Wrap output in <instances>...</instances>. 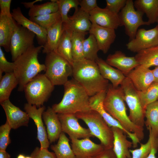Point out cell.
Here are the masks:
<instances>
[{
  "label": "cell",
  "instance_id": "d4e9b609",
  "mask_svg": "<svg viewBox=\"0 0 158 158\" xmlns=\"http://www.w3.org/2000/svg\"><path fill=\"white\" fill-rule=\"evenodd\" d=\"M95 61L104 78L109 80L114 87L121 85L126 77L121 71L114 68L101 58H99Z\"/></svg>",
  "mask_w": 158,
  "mask_h": 158
},
{
  "label": "cell",
  "instance_id": "5bb4252c",
  "mask_svg": "<svg viewBox=\"0 0 158 158\" xmlns=\"http://www.w3.org/2000/svg\"><path fill=\"white\" fill-rule=\"evenodd\" d=\"M44 106L37 108L35 105L25 104L24 109L30 118L34 121L37 129V139L40 144V148L48 149L50 143L48 138L45 128L42 121V114L45 109Z\"/></svg>",
  "mask_w": 158,
  "mask_h": 158
},
{
  "label": "cell",
  "instance_id": "ac0fdd59",
  "mask_svg": "<svg viewBox=\"0 0 158 158\" xmlns=\"http://www.w3.org/2000/svg\"><path fill=\"white\" fill-rule=\"evenodd\" d=\"M89 14L91 23L115 30L121 26L118 15L113 13L105 8H102L98 6Z\"/></svg>",
  "mask_w": 158,
  "mask_h": 158
},
{
  "label": "cell",
  "instance_id": "74e56055",
  "mask_svg": "<svg viewBox=\"0 0 158 158\" xmlns=\"http://www.w3.org/2000/svg\"><path fill=\"white\" fill-rule=\"evenodd\" d=\"M158 143V138L155 137L149 133L147 141L145 144H140V148L130 150L131 158H146L150 153L153 147Z\"/></svg>",
  "mask_w": 158,
  "mask_h": 158
},
{
  "label": "cell",
  "instance_id": "7402d4cb",
  "mask_svg": "<svg viewBox=\"0 0 158 158\" xmlns=\"http://www.w3.org/2000/svg\"><path fill=\"white\" fill-rule=\"evenodd\" d=\"M105 61L110 66L116 68L126 77L139 65L135 56H127L120 50L116 51L113 54H109Z\"/></svg>",
  "mask_w": 158,
  "mask_h": 158
},
{
  "label": "cell",
  "instance_id": "7bdbcfd3",
  "mask_svg": "<svg viewBox=\"0 0 158 158\" xmlns=\"http://www.w3.org/2000/svg\"><path fill=\"white\" fill-rule=\"evenodd\" d=\"M105 7L113 13L118 15L125 6L127 0H106Z\"/></svg>",
  "mask_w": 158,
  "mask_h": 158
},
{
  "label": "cell",
  "instance_id": "11a10c76",
  "mask_svg": "<svg viewBox=\"0 0 158 158\" xmlns=\"http://www.w3.org/2000/svg\"><path fill=\"white\" fill-rule=\"evenodd\" d=\"M158 22V18H157V22Z\"/></svg>",
  "mask_w": 158,
  "mask_h": 158
},
{
  "label": "cell",
  "instance_id": "d6a6232c",
  "mask_svg": "<svg viewBox=\"0 0 158 158\" xmlns=\"http://www.w3.org/2000/svg\"><path fill=\"white\" fill-rule=\"evenodd\" d=\"M72 32L62 27V32L57 52L72 65L71 36Z\"/></svg>",
  "mask_w": 158,
  "mask_h": 158
},
{
  "label": "cell",
  "instance_id": "6f0895ef",
  "mask_svg": "<svg viewBox=\"0 0 158 158\" xmlns=\"http://www.w3.org/2000/svg\"><path fill=\"white\" fill-rule=\"evenodd\" d=\"M157 101H158V99H157Z\"/></svg>",
  "mask_w": 158,
  "mask_h": 158
},
{
  "label": "cell",
  "instance_id": "f5cc1de1",
  "mask_svg": "<svg viewBox=\"0 0 158 158\" xmlns=\"http://www.w3.org/2000/svg\"><path fill=\"white\" fill-rule=\"evenodd\" d=\"M25 156L22 154H20L17 156V158H25Z\"/></svg>",
  "mask_w": 158,
  "mask_h": 158
},
{
  "label": "cell",
  "instance_id": "f907efd6",
  "mask_svg": "<svg viewBox=\"0 0 158 158\" xmlns=\"http://www.w3.org/2000/svg\"><path fill=\"white\" fill-rule=\"evenodd\" d=\"M155 82H158V66L152 70Z\"/></svg>",
  "mask_w": 158,
  "mask_h": 158
},
{
  "label": "cell",
  "instance_id": "7dc6e473",
  "mask_svg": "<svg viewBox=\"0 0 158 158\" xmlns=\"http://www.w3.org/2000/svg\"><path fill=\"white\" fill-rule=\"evenodd\" d=\"M90 158H116L112 149H104L98 155Z\"/></svg>",
  "mask_w": 158,
  "mask_h": 158
},
{
  "label": "cell",
  "instance_id": "60d3db41",
  "mask_svg": "<svg viewBox=\"0 0 158 158\" xmlns=\"http://www.w3.org/2000/svg\"><path fill=\"white\" fill-rule=\"evenodd\" d=\"M12 129L8 122L0 127V151H6V149L11 143L9 134Z\"/></svg>",
  "mask_w": 158,
  "mask_h": 158
},
{
  "label": "cell",
  "instance_id": "7c38bea8",
  "mask_svg": "<svg viewBox=\"0 0 158 158\" xmlns=\"http://www.w3.org/2000/svg\"><path fill=\"white\" fill-rule=\"evenodd\" d=\"M106 93V91H102L90 97L89 102L91 109L98 112L110 127H114L121 129L131 139L133 143L136 142L138 139L135 134L127 131L118 121L110 115L104 109L103 102Z\"/></svg>",
  "mask_w": 158,
  "mask_h": 158
},
{
  "label": "cell",
  "instance_id": "f1b7e54d",
  "mask_svg": "<svg viewBox=\"0 0 158 158\" xmlns=\"http://www.w3.org/2000/svg\"><path fill=\"white\" fill-rule=\"evenodd\" d=\"M146 120L145 124L149 133L155 137L158 138V101L149 105L145 112Z\"/></svg>",
  "mask_w": 158,
  "mask_h": 158
},
{
  "label": "cell",
  "instance_id": "8d00e7d4",
  "mask_svg": "<svg viewBox=\"0 0 158 158\" xmlns=\"http://www.w3.org/2000/svg\"><path fill=\"white\" fill-rule=\"evenodd\" d=\"M138 94L142 107L146 110L150 104L158 99V82H154L144 92L138 91Z\"/></svg>",
  "mask_w": 158,
  "mask_h": 158
},
{
  "label": "cell",
  "instance_id": "8992f818",
  "mask_svg": "<svg viewBox=\"0 0 158 158\" xmlns=\"http://www.w3.org/2000/svg\"><path fill=\"white\" fill-rule=\"evenodd\" d=\"M45 74L54 86L64 85L72 76V65L58 53L46 54Z\"/></svg>",
  "mask_w": 158,
  "mask_h": 158
},
{
  "label": "cell",
  "instance_id": "4dcf8cb0",
  "mask_svg": "<svg viewBox=\"0 0 158 158\" xmlns=\"http://www.w3.org/2000/svg\"><path fill=\"white\" fill-rule=\"evenodd\" d=\"M135 57L140 65L148 68L158 66V45L140 51Z\"/></svg>",
  "mask_w": 158,
  "mask_h": 158
},
{
  "label": "cell",
  "instance_id": "6da1fadb",
  "mask_svg": "<svg viewBox=\"0 0 158 158\" xmlns=\"http://www.w3.org/2000/svg\"><path fill=\"white\" fill-rule=\"evenodd\" d=\"M73 78L85 89L90 97L107 91L109 83L102 76L95 61L85 58L73 61Z\"/></svg>",
  "mask_w": 158,
  "mask_h": 158
},
{
  "label": "cell",
  "instance_id": "cb8c5ba5",
  "mask_svg": "<svg viewBox=\"0 0 158 158\" xmlns=\"http://www.w3.org/2000/svg\"><path fill=\"white\" fill-rule=\"evenodd\" d=\"M111 128L114 137L112 149L116 158H131L130 148L133 146L132 142L128 140L127 135L121 129Z\"/></svg>",
  "mask_w": 158,
  "mask_h": 158
},
{
  "label": "cell",
  "instance_id": "484cf974",
  "mask_svg": "<svg viewBox=\"0 0 158 158\" xmlns=\"http://www.w3.org/2000/svg\"><path fill=\"white\" fill-rule=\"evenodd\" d=\"M16 24L13 18L0 15V47L7 52L10 51L11 40Z\"/></svg>",
  "mask_w": 158,
  "mask_h": 158
},
{
  "label": "cell",
  "instance_id": "816d5d0a",
  "mask_svg": "<svg viewBox=\"0 0 158 158\" xmlns=\"http://www.w3.org/2000/svg\"><path fill=\"white\" fill-rule=\"evenodd\" d=\"M10 155L6 151H0V158H10Z\"/></svg>",
  "mask_w": 158,
  "mask_h": 158
},
{
  "label": "cell",
  "instance_id": "8fae6325",
  "mask_svg": "<svg viewBox=\"0 0 158 158\" xmlns=\"http://www.w3.org/2000/svg\"><path fill=\"white\" fill-rule=\"evenodd\" d=\"M158 45V27L148 30H138L135 38L126 44L128 50L133 52L140 51Z\"/></svg>",
  "mask_w": 158,
  "mask_h": 158
},
{
  "label": "cell",
  "instance_id": "f35d334b",
  "mask_svg": "<svg viewBox=\"0 0 158 158\" xmlns=\"http://www.w3.org/2000/svg\"><path fill=\"white\" fill-rule=\"evenodd\" d=\"M61 18L60 14L58 11L55 13L30 18L29 19L47 30Z\"/></svg>",
  "mask_w": 158,
  "mask_h": 158
},
{
  "label": "cell",
  "instance_id": "ba28073f",
  "mask_svg": "<svg viewBox=\"0 0 158 158\" xmlns=\"http://www.w3.org/2000/svg\"><path fill=\"white\" fill-rule=\"evenodd\" d=\"M120 86L123 91L124 100L129 109V119L135 125L143 128L145 110L141 104L138 91L126 77Z\"/></svg>",
  "mask_w": 158,
  "mask_h": 158
},
{
  "label": "cell",
  "instance_id": "7a4b0ae2",
  "mask_svg": "<svg viewBox=\"0 0 158 158\" xmlns=\"http://www.w3.org/2000/svg\"><path fill=\"white\" fill-rule=\"evenodd\" d=\"M103 104L106 111L118 121L126 130L135 134L140 140L143 139L144 137L143 128L134 124L127 115L124 93L120 86L115 87L111 84H109Z\"/></svg>",
  "mask_w": 158,
  "mask_h": 158
},
{
  "label": "cell",
  "instance_id": "ee69618b",
  "mask_svg": "<svg viewBox=\"0 0 158 158\" xmlns=\"http://www.w3.org/2000/svg\"><path fill=\"white\" fill-rule=\"evenodd\" d=\"M30 156L32 158H56L54 152L49 151L48 149L38 147L35 148Z\"/></svg>",
  "mask_w": 158,
  "mask_h": 158
},
{
  "label": "cell",
  "instance_id": "4fadbf2b",
  "mask_svg": "<svg viewBox=\"0 0 158 158\" xmlns=\"http://www.w3.org/2000/svg\"><path fill=\"white\" fill-rule=\"evenodd\" d=\"M62 131L67 133L70 139L90 138L94 136L90 130L80 125L75 114H58Z\"/></svg>",
  "mask_w": 158,
  "mask_h": 158
},
{
  "label": "cell",
  "instance_id": "9f6ffc18",
  "mask_svg": "<svg viewBox=\"0 0 158 158\" xmlns=\"http://www.w3.org/2000/svg\"><path fill=\"white\" fill-rule=\"evenodd\" d=\"M157 26L158 27V22H157Z\"/></svg>",
  "mask_w": 158,
  "mask_h": 158
},
{
  "label": "cell",
  "instance_id": "9c48e42d",
  "mask_svg": "<svg viewBox=\"0 0 158 158\" xmlns=\"http://www.w3.org/2000/svg\"><path fill=\"white\" fill-rule=\"evenodd\" d=\"M144 14L135 8L132 0H127L126 3L118 14L121 26L125 27L126 34L131 40L136 35L138 28L143 25H150L143 20Z\"/></svg>",
  "mask_w": 158,
  "mask_h": 158
},
{
  "label": "cell",
  "instance_id": "ffe728a7",
  "mask_svg": "<svg viewBox=\"0 0 158 158\" xmlns=\"http://www.w3.org/2000/svg\"><path fill=\"white\" fill-rule=\"evenodd\" d=\"M13 19L19 25L26 28L36 35L38 44L44 46L47 40V30L25 16L19 7L14 8L11 13Z\"/></svg>",
  "mask_w": 158,
  "mask_h": 158
},
{
  "label": "cell",
  "instance_id": "d590c367",
  "mask_svg": "<svg viewBox=\"0 0 158 158\" xmlns=\"http://www.w3.org/2000/svg\"><path fill=\"white\" fill-rule=\"evenodd\" d=\"M84 58L95 61L99 58L97 53L100 50L96 40L92 34L85 39L83 43Z\"/></svg>",
  "mask_w": 158,
  "mask_h": 158
},
{
  "label": "cell",
  "instance_id": "4316f807",
  "mask_svg": "<svg viewBox=\"0 0 158 158\" xmlns=\"http://www.w3.org/2000/svg\"><path fill=\"white\" fill-rule=\"evenodd\" d=\"M62 24L61 18L47 30V40L42 50L43 53L47 54L53 51L57 52L62 32Z\"/></svg>",
  "mask_w": 158,
  "mask_h": 158
},
{
  "label": "cell",
  "instance_id": "277c9868",
  "mask_svg": "<svg viewBox=\"0 0 158 158\" xmlns=\"http://www.w3.org/2000/svg\"><path fill=\"white\" fill-rule=\"evenodd\" d=\"M44 46H34L28 50L13 62V73L19 82L18 91L24 90L25 85L42 71H44V64L39 61V54Z\"/></svg>",
  "mask_w": 158,
  "mask_h": 158
},
{
  "label": "cell",
  "instance_id": "9a60e30c",
  "mask_svg": "<svg viewBox=\"0 0 158 158\" xmlns=\"http://www.w3.org/2000/svg\"><path fill=\"white\" fill-rule=\"evenodd\" d=\"M71 147L77 158H90L101 153L104 149L100 144L94 142L90 138L72 139Z\"/></svg>",
  "mask_w": 158,
  "mask_h": 158
},
{
  "label": "cell",
  "instance_id": "d6986e66",
  "mask_svg": "<svg viewBox=\"0 0 158 158\" xmlns=\"http://www.w3.org/2000/svg\"><path fill=\"white\" fill-rule=\"evenodd\" d=\"M89 13L78 8L72 16L69 17L66 22L63 23L62 27L72 32H89L92 25Z\"/></svg>",
  "mask_w": 158,
  "mask_h": 158
},
{
  "label": "cell",
  "instance_id": "52a82bcc",
  "mask_svg": "<svg viewBox=\"0 0 158 158\" xmlns=\"http://www.w3.org/2000/svg\"><path fill=\"white\" fill-rule=\"evenodd\" d=\"M54 86L44 74H39L24 87L27 103L38 108L43 106L50 97Z\"/></svg>",
  "mask_w": 158,
  "mask_h": 158
},
{
  "label": "cell",
  "instance_id": "681fc988",
  "mask_svg": "<svg viewBox=\"0 0 158 158\" xmlns=\"http://www.w3.org/2000/svg\"><path fill=\"white\" fill-rule=\"evenodd\" d=\"M42 0H36L33 1H32L30 2H23L22 4H23L24 6L26 8H31L33 5H34V4L37 1H41Z\"/></svg>",
  "mask_w": 158,
  "mask_h": 158
},
{
  "label": "cell",
  "instance_id": "db71d44e",
  "mask_svg": "<svg viewBox=\"0 0 158 158\" xmlns=\"http://www.w3.org/2000/svg\"><path fill=\"white\" fill-rule=\"evenodd\" d=\"M25 158H32L31 156H26Z\"/></svg>",
  "mask_w": 158,
  "mask_h": 158
},
{
  "label": "cell",
  "instance_id": "c3c4849f",
  "mask_svg": "<svg viewBox=\"0 0 158 158\" xmlns=\"http://www.w3.org/2000/svg\"><path fill=\"white\" fill-rule=\"evenodd\" d=\"M158 150V143L154 145L149 155L146 158H156V154Z\"/></svg>",
  "mask_w": 158,
  "mask_h": 158
},
{
  "label": "cell",
  "instance_id": "ab89813d",
  "mask_svg": "<svg viewBox=\"0 0 158 158\" xmlns=\"http://www.w3.org/2000/svg\"><path fill=\"white\" fill-rule=\"evenodd\" d=\"M58 7V11L60 13L63 23L66 22L68 19V13L71 9L77 10L79 5L78 0H55Z\"/></svg>",
  "mask_w": 158,
  "mask_h": 158
},
{
  "label": "cell",
  "instance_id": "836d02e7",
  "mask_svg": "<svg viewBox=\"0 0 158 158\" xmlns=\"http://www.w3.org/2000/svg\"><path fill=\"white\" fill-rule=\"evenodd\" d=\"M58 11L57 4L55 0H52L43 4L33 5L29 10L28 16L30 18H33Z\"/></svg>",
  "mask_w": 158,
  "mask_h": 158
},
{
  "label": "cell",
  "instance_id": "603a6c76",
  "mask_svg": "<svg viewBox=\"0 0 158 158\" xmlns=\"http://www.w3.org/2000/svg\"><path fill=\"white\" fill-rule=\"evenodd\" d=\"M46 126L48 139L50 143L58 139L62 131L61 126L58 114L52 107H48L42 114Z\"/></svg>",
  "mask_w": 158,
  "mask_h": 158
},
{
  "label": "cell",
  "instance_id": "e575fe53",
  "mask_svg": "<svg viewBox=\"0 0 158 158\" xmlns=\"http://www.w3.org/2000/svg\"><path fill=\"white\" fill-rule=\"evenodd\" d=\"M87 32H72L71 36L73 61L84 58L83 43Z\"/></svg>",
  "mask_w": 158,
  "mask_h": 158
},
{
  "label": "cell",
  "instance_id": "e0dca14e",
  "mask_svg": "<svg viewBox=\"0 0 158 158\" xmlns=\"http://www.w3.org/2000/svg\"><path fill=\"white\" fill-rule=\"evenodd\" d=\"M136 90L144 92L155 82L152 70L139 65L126 76Z\"/></svg>",
  "mask_w": 158,
  "mask_h": 158
},
{
  "label": "cell",
  "instance_id": "83f0119b",
  "mask_svg": "<svg viewBox=\"0 0 158 158\" xmlns=\"http://www.w3.org/2000/svg\"><path fill=\"white\" fill-rule=\"evenodd\" d=\"M134 4L136 10L146 14L150 25L157 22L158 0H136Z\"/></svg>",
  "mask_w": 158,
  "mask_h": 158
},
{
  "label": "cell",
  "instance_id": "1f68e13d",
  "mask_svg": "<svg viewBox=\"0 0 158 158\" xmlns=\"http://www.w3.org/2000/svg\"><path fill=\"white\" fill-rule=\"evenodd\" d=\"M0 80V103L9 99L11 92L19 82L13 72L5 73Z\"/></svg>",
  "mask_w": 158,
  "mask_h": 158
},
{
  "label": "cell",
  "instance_id": "44dd1931",
  "mask_svg": "<svg viewBox=\"0 0 158 158\" xmlns=\"http://www.w3.org/2000/svg\"><path fill=\"white\" fill-rule=\"evenodd\" d=\"M92 23L89 33L95 37L100 50L106 54L115 39V30L101 26L94 23Z\"/></svg>",
  "mask_w": 158,
  "mask_h": 158
},
{
  "label": "cell",
  "instance_id": "f546056e",
  "mask_svg": "<svg viewBox=\"0 0 158 158\" xmlns=\"http://www.w3.org/2000/svg\"><path fill=\"white\" fill-rule=\"evenodd\" d=\"M69 140L62 132L57 143L51 146L56 158H77L69 143Z\"/></svg>",
  "mask_w": 158,
  "mask_h": 158
},
{
  "label": "cell",
  "instance_id": "30bf717a",
  "mask_svg": "<svg viewBox=\"0 0 158 158\" xmlns=\"http://www.w3.org/2000/svg\"><path fill=\"white\" fill-rule=\"evenodd\" d=\"M35 35L33 32L17 23L10 45V51L13 62L34 46L33 44Z\"/></svg>",
  "mask_w": 158,
  "mask_h": 158
},
{
  "label": "cell",
  "instance_id": "bcb514c9",
  "mask_svg": "<svg viewBox=\"0 0 158 158\" xmlns=\"http://www.w3.org/2000/svg\"><path fill=\"white\" fill-rule=\"evenodd\" d=\"M11 2V0H0V15L6 16L11 18H13L10 12Z\"/></svg>",
  "mask_w": 158,
  "mask_h": 158
},
{
  "label": "cell",
  "instance_id": "f6af8a7d",
  "mask_svg": "<svg viewBox=\"0 0 158 158\" xmlns=\"http://www.w3.org/2000/svg\"><path fill=\"white\" fill-rule=\"evenodd\" d=\"M79 5L83 11L89 13L98 6L96 0L79 1Z\"/></svg>",
  "mask_w": 158,
  "mask_h": 158
},
{
  "label": "cell",
  "instance_id": "3957f363",
  "mask_svg": "<svg viewBox=\"0 0 158 158\" xmlns=\"http://www.w3.org/2000/svg\"><path fill=\"white\" fill-rule=\"evenodd\" d=\"M63 97L52 108L57 114L85 112L91 109L90 97L83 87L73 78L68 80L63 85Z\"/></svg>",
  "mask_w": 158,
  "mask_h": 158
},
{
  "label": "cell",
  "instance_id": "b9f144b4",
  "mask_svg": "<svg viewBox=\"0 0 158 158\" xmlns=\"http://www.w3.org/2000/svg\"><path fill=\"white\" fill-rule=\"evenodd\" d=\"M14 63L8 61L0 47V79L2 77L3 73H9L13 72Z\"/></svg>",
  "mask_w": 158,
  "mask_h": 158
},
{
  "label": "cell",
  "instance_id": "5b68a950",
  "mask_svg": "<svg viewBox=\"0 0 158 158\" xmlns=\"http://www.w3.org/2000/svg\"><path fill=\"white\" fill-rule=\"evenodd\" d=\"M75 114L78 119L82 120L86 124L92 134L99 139L104 149H113L114 140L113 131L98 112L90 110Z\"/></svg>",
  "mask_w": 158,
  "mask_h": 158
},
{
  "label": "cell",
  "instance_id": "2e32d148",
  "mask_svg": "<svg viewBox=\"0 0 158 158\" xmlns=\"http://www.w3.org/2000/svg\"><path fill=\"white\" fill-rule=\"evenodd\" d=\"M6 117V121L12 129H16L22 126H28L29 117L26 112L15 106L9 99L1 103Z\"/></svg>",
  "mask_w": 158,
  "mask_h": 158
}]
</instances>
